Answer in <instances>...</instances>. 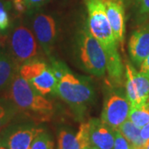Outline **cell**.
Segmentation results:
<instances>
[{
	"label": "cell",
	"instance_id": "obj_1",
	"mask_svg": "<svg viewBox=\"0 0 149 149\" xmlns=\"http://www.w3.org/2000/svg\"><path fill=\"white\" fill-rule=\"evenodd\" d=\"M9 97L18 110L35 113L46 118L53 110V104L32 88L17 72L9 85Z\"/></svg>",
	"mask_w": 149,
	"mask_h": 149
},
{
	"label": "cell",
	"instance_id": "obj_2",
	"mask_svg": "<svg viewBox=\"0 0 149 149\" xmlns=\"http://www.w3.org/2000/svg\"><path fill=\"white\" fill-rule=\"evenodd\" d=\"M76 51L83 69L97 77L104 74L107 65L105 52L87 26L80 29L77 34Z\"/></svg>",
	"mask_w": 149,
	"mask_h": 149
},
{
	"label": "cell",
	"instance_id": "obj_3",
	"mask_svg": "<svg viewBox=\"0 0 149 149\" xmlns=\"http://www.w3.org/2000/svg\"><path fill=\"white\" fill-rule=\"evenodd\" d=\"M85 3L90 32L101 44L106 56L118 52V43L107 17L104 0H85Z\"/></svg>",
	"mask_w": 149,
	"mask_h": 149
},
{
	"label": "cell",
	"instance_id": "obj_4",
	"mask_svg": "<svg viewBox=\"0 0 149 149\" xmlns=\"http://www.w3.org/2000/svg\"><path fill=\"white\" fill-rule=\"evenodd\" d=\"M56 94L72 108L80 111L94 99L93 87L85 79L75 76L62 65L61 76L56 87Z\"/></svg>",
	"mask_w": 149,
	"mask_h": 149
},
{
	"label": "cell",
	"instance_id": "obj_5",
	"mask_svg": "<svg viewBox=\"0 0 149 149\" xmlns=\"http://www.w3.org/2000/svg\"><path fill=\"white\" fill-rule=\"evenodd\" d=\"M18 73L40 95L56 93L58 80L52 67L44 61L35 59L26 62L19 67Z\"/></svg>",
	"mask_w": 149,
	"mask_h": 149
},
{
	"label": "cell",
	"instance_id": "obj_6",
	"mask_svg": "<svg viewBox=\"0 0 149 149\" xmlns=\"http://www.w3.org/2000/svg\"><path fill=\"white\" fill-rule=\"evenodd\" d=\"M9 45L13 61L17 68L37 58L38 48L32 32L23 25L17 26L11 33Z\"/></svg>",
	"mask_w": 149,
	"mask_h": 149
},
{
	"label": "cell",
	"instance_id": "obj_7",
	"mask_svg": "<svg viewBox=\"0 0 149 149\" xmlns=\"http://www.w3.org/2000/svg\"><path fill=\"white\" fill-rule=\"evenodd\" d=\"M42 128L31 123L9 124L0 132V149H29Z\"/></svg>",
	"mask_w": 149,
	"mask_h": 149
},
{
	"label": "cell",
	"instance_id": "obj_8",
	"mask_svg": "<svg viewBox=\"0 0 149 149\" xmlns=\"http://www.w3.org/2000/svg\"><path fill=\"white\" fill-rule=\"evenodd\" d=\"M129 110L130 103L127 97L112 91L104 100L100 119L113 129H118L128 119Z\"/></svg>",
	"mask_w": 149,
	"mask_h": 149
},
{
	"label": "cell",
	"instance_id": "obj_9",
	"mask_svg": "<svg viewBox=\"0 0 149 149\" xmlns=\"http://www.w3.org/2000/svg\"><path fill=\"white\" fill-rule=\"evenodd\" d=\"M126 97L130 106H139L149 102V78L133 67L125 65Z\"/></svg>",
	"mask_w": 149,
	"mask_h": 149
},
{
	"label": "cell",
	"instance_id": "obj_10",
	"mask_svg": "<svg viewBox=\"0 0 149 149\" xmlns=\"http://www.w3.org/2000/svg\"><path fill=\"white\" fill-rule=\"evenodd\" d=\"M128 52L133 64L139 66L149 55V22L132 33L128 41Z\"/></svg>",
	"mask_w": 149,
	"mask_h": 149
},
{
	"label": "cell",
	"instance_id": "obj_11",
	"mask_svg": "<svg viewBox=\"0 0 149 149\" xmlns=\"http://www.w3.org/2000/svg\"><path fill=\"white\" fill-rule=\"evenodd\" d=\"M88 122L91 145L97 149H113L114 129L99 118H91Z\"/></svg>",
	"mask_w": 149,
	"mask_h": 149
},
{
	"label": "cell",
	"instance_id": "obj_12",
	"mask_svg": "<svg viewBox=\"0 0 149 149\" xmlns=\"http://www.w3.org/2000/svg\"><path fill=\"white\" fill-rule=\"evenodd\" d=\"M107 17L118 45L123 46L124 40L125 19L122 0H104Z\"/></svg>",
	"mask_w": 149,
	"mask_h": 149
},
{
	"label": "cell",
	"instance_id": "obj_13",
	"mask_svg": "<svg viewBox=\"0 0 149 149\" xmlns=\"http://www.w3.org/2000/svg\"><path fill=\"white\" fill-rule=\"evenodd\" d=\"M33 31L41 46L47 52H49L56 35L53 17L42 13L37 14L33 20Z\"/></svg>",
	"mask_w": 149,
	"mask_h": 149
},
{
	"label": "cell",
	"instance_id": "obj_14",
	"mask_svg": "<svg viewBox=\"0 0 149 149\" xmlns=\"http://www.w3.org/2000/svg\"><path fill=\"white\" fill-rule=\"evenodd\" d=\"M106 70L111 84L117 87L123 85L124 67L118 52L106 56Z\"/></svg>",
	"mask_w": 149,
	"mask_h": 149
},
{
	"label": "cell",
	"instance_id": "obj_15",
	"mask_svg": "<svg viewBox=\"0 0 149 149\" xmlns=\"http://www.w3.org/2000/svg\"><path fill=\"white\" fill-rule=\"evenodd\" d=\"M18 68L9 56L0 54V91L9 87Z\"/></svg>",
	"mask_w": 149,
	"mask_h": 149
},
{
	"label": "cell",
	"instance_id": "obj_16",
	"mask_svg": "<svg viewBox=\"0 0 149 149\" xmlns=\"http://www.w3.org/2000/svg\"><path fill=\"white\" fill-rule=\"evenodd\" d=\"M118 129L122 133L123 136L128 140L132 148L145 146V143L141 138L140 128L133 124L130 120L127 119L124 121Z\"/></svg>",
	"mask_w": 149,
	"mask_h": 149
},
{
	"label": "cell",
	"instance_id": "obj_17",
	"mask_svg": "<svg viewBox=\"0 0 149 149\" xmlns=\"http://www.w3.org/2000/svg\"><path fill=\"white\" fill-rule=\"evenodd\" d=\"M17 112L18 109L13 102L0 99V132L10 124Z\"/></svg>",
	"mask_w": 149,
	"mask_h": 149
},
{
	"label": "cell",
	"instance_id": "obj_18",
	"mask_svg": "<svg viewBox=\"0 0 149 149\" xmlns=\"http://www.w3.org/2000/svg\"><path fill=\"white\" fill-rule=\"evenodd\" d=\"M128 119L139 128L146 125L149 122V102L139 106H130Z\"/></svg>",
	"mask_w": 149,
	"mask_h": 149
},
{
	"label": "cell",
	"instance_id": "obj_19",
	"mask_svg": "<svg viewBox=\"0 0 149 149\" xmlns=\"http://www.w3.org/2000/svg\"><path fill=\"white\" fill-rule=\"evenodd\" d=\"M58 149H81L76 134L63 128L58 134Z\"/></svg>",
	"mask_w": 149,
	"mask_h": 149
},
{
	"label": "cell",
	"instance_id": "obj_20",
	"mask_svg": "<svg viewBox=\"0 0 149 149\" xmlns=\"http://www.w3.org/2000/svg\"><path fill=\"white\" fill-rule=\"evenodd\" d=\"M29 149H54V142L49 133L42 131L32 141Z\"/></svg>",
	"mask_w": 149,
	"mask_h": 149
},
{
	"label": "cell",
	"instance_id": "obj_21",
	"mask_svg": "<svg viewBox=\"0 0 149 149\" xmlns=\"http://www.w3.org/2000/svg\"><path fill=\"white\" fill-rule=\"evenodd\" d=\"M76 137L79 140L81 149L91 145L90 137H89V122L82 123L80 124L79 131L76 133Z\"/></svg>",
	"mask_w": 149,
	"mask_h": 149
},
{
	"label": "cell",
	"instance_id": "obj_22",
	"mask_svg": "<svg viewBox=\"0 0 149 149\" xmlns=\"http://www.w3.org/2000/svg\"><path fill=\"white\" fill-rule=\"evenodd\" d=\"M113 149H132L131 145L118 129H114V144Z\"/></svg>",
	"mask_w": 149,
	"mask_h": 149
},
{
	"label": "cell",
	"instance_id": "obj_23",
	"mask_svg": "<svg viewBox=\"0 0 149 149\" xmlns=\"http://www.w3.org/2000/svg\"><path fill=\"white\" fill-rule=\"evenodd\" d=\"M136 6L140 16H148L149 0H136Z\"/></svg>",
	"mask_w": 149,
	"mask_h": 149
},
{
	"label": "cell",
	"instance_id": "obj_24",
	"mask_svg": "<svg viewBox=\"0 0 149 149\" xmlns=\"http://www.w3.org/2000/svg\"><path fill=\"white\" fill-rule=\"evenodd\" d=\"M140 66V70L139 71L144 75L148 76L149 78V55L144 59L143 61L141 63Z\"/></svg>",
	"mask_w": 149,
	"mask_h": 149
},
{
	"label": "cell",
	"instance_id": "obj_25",
	"mask_svg": "<svg viewBox=\"0 0 149 149\" xmlns=\"http://www.w3.org/2000/svg\"><path fill=\"white\" fill-rule=\"evenodd\" d=\"M140 134L145 143L149 141V122L146 125H144L143 128H140Z\"/></svg>",
	"mask_w": 149,
	"mask_h": 149
},
{
	"label": "cell",
	"instance_id": "obj_26",
	"mask_svg": "<svg viewBox=\"0 0 149 149\" xmlns=\"http://www.w3.org/2000/svg\"><path fill=\"white\" fill-rule=\"evenodd\" d=\"M46 0H24L27 8H33L42 5Z\"/></svg>",
	"mask_w": 149,
	"mask_h": 149
},
{
	"label": "cell",
	"instance_id": "obj_27",
	"mask_svg": "<svg viewBox=\"0 0 149 149\" xmlns=\"http://www.w3.org/2000/svg\"><path fill=\"white\" fill-rule=\"evenodd\" d=\"M13 4L19 13H23L27 9V6L25 4L24 0H13Z\"/></svg>",
	"mask_w": 149,
	"mask_h": 149
},
{
	"label": "cell",
	"instance_id": "obj_28",
	"mask_svg": "<svg viewBox=\"0 0 149 149\" xmlns=\"http://www.w3.org/2000/svg\"><path fill=\"white\" fill-rule=\"evenodd\" d=\"M8 8V3H3V2L0 1V10L1 9H3V8Z\"/></svg>",
	"mask_w": 149,
	"mask_h": 149
},
{
	"label": "cell",
	"instance_id": "obj_29",
	"mask_svg": "<svg viewBox=\"0 0 149 149\" xmlns=\"http://www.w3.org/2000/svg\"><path fill=\"white\" fill-rule=\"evenodd\" d=\"M83 149H97V148H95V147H93L92 145H89V146L85 147V148H84Z\"/></svg>",
	"mask_w": 149,
	"mask_h": 149
},
{
	"label": "cell",
	"instance_id": "obj_30",
	"mask_svg": "<svg viewBox=\"0 0 149 149\" xmlns=\"http://www.w3.org/2000/svg\"><path fill=\"white\" fill-rule=\"evenodd\" d=\"M145 149H149V141L145 143Z\"/></svg>",
	"mask_w": 149,
	"mask_h": 149
},
{
	"label": "cell",
	"instance_id": "obj_31",
	"mask_svg": "<svg viewBox=\"0 0 149 149\" xmlns=\"http://www.w3.org/2000/svg\"><path fill=\"white\" fill-rule=\"evenodd\" d=\"M0 31H1V29H0Z\"/></svg>",
	"mask_w": 149,
	"mask_h": 149
}]
</instances>
